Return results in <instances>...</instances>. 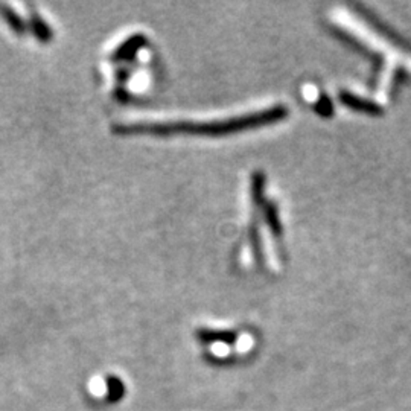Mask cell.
Masks as SVG:
<instances>
[{
	"label": "cell",
	"mask_w": 411,
	"mask_h": 411,
	"mask_svg": "<svg viewBox=\"0 0 411 411\" xmlns=\"http://www.w3.org/2000/svg\"><path fill=\"white\" fill-rule=\"evenodd\" d=\"M288 114L284 107H273L265 112H257L251 114H242L230 119L213 120V122H171V124H140L127 127L125 133H145V134H176L187 133L196 136H220L242 129L257 128L273 124V122L284 119Z\"/></svg>",
	"instance_id": "obj_1"
},
{
	"label": "cell",
	"mask_w": 411,
	"mask_h": 411,
	"mask_svg": "<svg viewBox=\"0 0 411 411\" xmlns=\"http://www.w3.org/2000/svg\"><path fill=\"white\" fill-rule=\"evenodd\" d=\"M198 337L206 343L212 341H233L235 335L232 333H209V330H201L198 333Z\"/></svg>",
	"instance_id": "obj_2"
}]
</instances>
